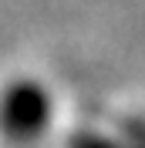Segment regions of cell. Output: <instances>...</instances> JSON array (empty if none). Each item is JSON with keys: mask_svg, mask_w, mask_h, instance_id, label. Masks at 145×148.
<instances>
[{"mask_svg": "<svg viewBox=\"0 0 145 148\" xmlns=\"http://www.w3.org/2000/svg\"><path fill=\"white\" fill-rule=\"evenodd\" d=\"M74 148H115L111 141H105V138H91V135H81V138L74 141Z\"/></svg>", "mask_w": 145, "mask_h": 148, "instance_id": "3", "label": "cell"}, {"mask_svg": "<svg viewBox=\"0 0 145 148\" xmlns=\"http://www.w3.org/2000/svg\"><path fill=\"white\" fill-rule=\"evenodd\" d=\"M51 118V98L41 84L17 81L10 84L3 101H0V128L10 138H34Z\"/></svg>", "mask_w": 145, "mask_h": 148, "instance_id": "1", "label": "cell"}, {"mask_svg": "<svg viewBox=\"0 0 145 148\" xmlns=\"http://www.w3.org/2000/svg\"><path fill=\"white\" fill-rule=\"evenodd\" d=\"M125 148H145V121L142 118L125 121Z\"/></svg>", "mask_w": 145, "mask_h": 148, "instance_id": "2", "label": "cell"}]
</instances>
